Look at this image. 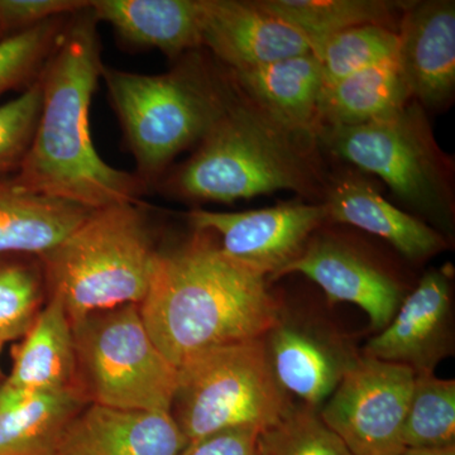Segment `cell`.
Here are the masks:
<instances>
[{
    "label": "cell",
    "instance_id": "obj_9",
    "mask_svg": "<svg viewBox=\"0 0 455 455\" xmlns=\"http://www.w3.org/2000/svg\"><path fill=\"white\" fill-rule=\"evenodd\" d=\"M411 368L361 355L319 414L355 455H397L414 388Z\"/></svg>",
    "mask_w": 455,
    "mask_h": 455
},
{
    "label": "cell",
    "instance_id": "obj_11",
    "mask_svg": "<svg viewBox=\"0 0 455 455\" xmlns=\"http://www.w3.org/2000/svg\"><path fill=\"white\" fill-rule=\"evenodd\" d=\"M263 343L284 392L317 410L361 357L352 341L331 323L283 307Z\"/></svg>",
    "mask_w": 455,
    "mask_h": 455
},
{
    "label": "cell",
    "instance_id": "obj_19",
    "mask_svg": "<svg viewBox=\"0 0 455 455\" xmlns=\"http://www.w3.org/2000/svg\"><path fill=\"white\" fill-rule=\"evenodd\" d=\"M89 9L133 47L176 59L203 46L202 0H90Z\"/></svg>",
    "mask_w": 455,
    "mask_h": 455
},
{
    "label": "cell",
    "instance_id": "obj_1",
    "mask_svg": "<svg viewBox=\"0 0 455 455\" xmlns=\"http://www.w3.org/2000/svg\"><path fill=\"white\" fill-rule=\"evenodd\" d=\"M89 8L70 18L38 77L40 118L13 180L32 193L97 211L140 203L147 187L136 173L108 164L92 143L90 106L104 65Z\"/></svg>",
    "mask_w": 455,
    "mask_h": 455
},
{
    "label": "cell",
    "instance_id": "obj_12",
    "mask_svg": "<svg viewBox=\"0 0 455 455\" xmlns=\"http://www.w3.org/2000/svg\"><path fill=\"white\" fill-rule=\"evenodd\" d=\"M451 281V265L427 272L390 324L368 340L363 355L403 364L415 374L434 373L454 350Z\"/></svg>",
    "mask_w": 455,
    "mask_h": 455
},
{
    "label": "cell",
    "instance_id": "obj_24",
    "mask_svg": "<svg viewBox=\"0 0 455 455\" xmlns=\"http://www.w3.org/2000/svg\"><path fill=\"white\" fill-rule=\"evenodd\" d=\"M304 36L315 52L329 38L355 27L377 25L397 32L407 3L386 0H257Z\"/></svg>",
    "mask_w": 455,
    "mask_h": 455
},
{
    "label": "cell",
    "instance_id": "obj_32",
    "mask_svg": "<svg viewBox=\"0 0 455 455\" xmlns=\"http://www.w3.org/2000/svg\"><path fill=\"white\" fill-rule=\"evenodd\" d=\"M256 427H235L188 443L180 455H259Z\"/></svg>",
    "mask_w": 455,
    "mask_h": 455
},
{
    "label": "cell",
    "instance_id": "obj_15",
    "mask_svg": "<svg viewBox=\"0 0 455 455\" xmlns=\"http://www.w3.org/2000/svg\"><path fill=\"white\" fill-rule=\"evenodd\" d=\"M203 46L230 71L251 70L311 52L298 29L257 2L202 0Z\"/></svg>",
    "mask_w": 455,
    "mask_h": 455
},
{
    "label": "cell",
    "instance_id": "obj_13",
    "mask_svg": "<svg viewBox=\"0 0 455 455\" xmlns=\"http://www.w3.org/2000/svg\"><path fill=\"white\" fill-rule=\"evenodd\" d=\"M289 274L310 278L331 302L357 305L379 333L390 324L405 299L403 284L387 269L346 239L331 235L311 236L281 277Z\"/></svg>",
    "mask_w": 455,
    "mask_h": 455
},
{
    "label": "cell",
    "instance_id": "obj_31",
    "mask_svg": "<svg viewBox=\"0 0 455 455\" xmlns=\"http://www.w3.org/2000/svg\"><path fill=\"white\" fill-rule=\"evenodd\" d=\"M90 7V0H0V40Z\"/></svg>",
    "mask_w": 455,
    "mask_h": 455
},
{
    "label": "cell",
    "instance_id": "obj_18",
    "mask_svg": "<svg viewBox=\"0 0 455 455\" xmlns=\"http://www.w3.org/2000/svg\"><path fill=\"white\" fill-rule=\"evenodd\" d=\"M230 80L244 98L284 131L305 140L317 139L324 80L313 53L251 70L230 71Z\"/></svg>",
    "mask_w": 455,
    "mask_h": 455
},
{
    "label": "cell",
    "instance_id": "obj_26",
    "mask_svg": "<svg viewBox=\"0 0 455 455\" xmlns=\"http://www.w3.org/2000/svg\"><path fill=\"white\" fill-rule=\"evenodd\" d=\"M397 32L387 27L367 25L338 33L313 53L322 68L324 86L344 77L396 59Z\"/></svg>",
    "mask_w": 455,
    "mask_h": 455
},
{
    "label": "cell",
    "instance_id": "obj_22",
    "mask_svg": "<svg viewBox=\"0 0 455 455\" xmlns=\"http://www.w3.org/2000/svg\"><path fill=\"white\" fill-rule=\"evenodd\" d=\"M92 209L32 193L0 180V256L41 257L76 229Z\"/></svg>",
    "mask_w": 455,
    "mask_h": 455
},
{
    "label": "cell",
    "instance_id": "obj_28",
    "mask_svg": "<svg viewBox=\"0 0 455 455\" xmlns=\"http://www.w3.org/2000/svg\"><path fill=\"white\" fill-rule=\"evenodd\" d=\"M46 283L38 263L0 260V347L23 337L42 310Z\"/></svg>",
    "mask_w": 455,
    "mask_h": 455
},
{
    "label": "cell",
    "instance_id": "obj_5",
    "mask_svg": "<svg viewBox=\"0 0 455 455\" xmlns=\"http://www.w3.org/2000/svg\"><path fill=\"white\" fill-rule=\"evenodd\" d=\"M196 56L184 57L160 75L103 68L101 76L136 161L137 178L146 187L164 175L176 156L202 142L235 92L230 77L218 76Z\"/></svg>",
    "mask_w": 455,
    "mask_h": 455
},
{
    "label": "cell",
    "instance_id": "obj_34",
    "mask_svg": "<svg viewBox=\"0 0 455 455\" xmlns=\"http://www.w3.org/2000/svg\"><path fill=\"white\" fill-rule=\"evenodd\" d=\"M0 350H2V347H0Z\"/></svg>",
    "mask_w": 455,
    "mask_h": 455
},
{
    "label": "cell",
    "instance_id": "obj_30",
    "mask_svg": "<svg viewBox=\"0 0 455 455\" xmlns=\"http://www.w3.org/2000/svg\"><path fill=\"white\" fill-rule=\"evenodd\" d=\"M41 106L40 80L0 106V173L20 169L31 146Z\"/></svg>",
    "mask_w": 455,
    "mask_h": 455
},
{
    "label": "cell",
    "instance_id": "obj_33",
    "mask_svg": "<svg viewBox=\"0 0 455 455\" xmlns=\"http://www.w3.org/2000/svg\"><path fill=\"white\" fill-rule=\"evenodd\" d=\"M397 455H455V445L444 448H405Z\"/></svg>",
    "mask_w": 455,
    "mask_h": 455
},
{
    "label": "cell",
    "instance_id": "obj_20",
    "mask_svg": "<svg viewBox=\"0 0 455 455\" xmlns=\"http://www.w3.org/2000/svg\"><path fill=\"white\" fill-rule=\"evenodd\" d=\"M13 357L3 383L9 388L35 394L79 388L73 323L61 302L49 298Z\"/></svg>",
    "mask_w": 455,
    "mask_h": 455
},
{
    "label": "cell",
    "instance_id": "obj_17",
    "mask_svg": "<svg viewBox=\"0 0 455 455\" xmlns=\"http://www.w3.org/2000/svg\"><path fill=\"white\" fill-rule=\"evenodd\" d=\"M328 220L349 224L388 242L407 259L421 262L447 248L444 236L392 205L370 180L347 171L325 187Z\"/></svg>",
    "mask_w": 455,
    "mask_h": 455
},
{
    "label": "cell",
    "instance_id": "obj_8",
    "mask_svg": "<svg viewBox=\"0 0 455 455\" xmlns=\"http://www.w3.org/2000/svg\"><path fill=\"white\" fill-rule=\"evenodd\" d=\"M77 385L89 403L170 412L178 368L156 346L140 305L73 323Z\"/></svg>",
    "mask_w": 455,
    "mask_h": 455
},
{
    "label": "cell",
    "instance_id": "obj_23",
    "mask_svg": "<svg viewBox=\"0 0 455 455\" xmlns=\"http://www.w3.org/2000/svg\"><path fill=\"white\" fill-rule=\"evenodd\" d=\"M411 99L396 59L387 60L324 86L319 131L387 118L403 109Z\"/></svg>",
    "mask_w": 455,
    "mask_h": 455
},
{
    "label": "cell",
    "instance_id": "obj_16",
    "mask_svg": "<svg viewBox=\"0 0 455 455\" xmlns=\"http://www.w3.org/2000/svg\"><path fill=\"white\" fill-rule=\"evenodd\" d=\"M187 444L170 412L88 403L66 427L59 455H180Z\"/></svg>",
    "mask_w": 455,
    "mask_h": 455
},
{
    "label": "cell",
    "instance_id": "obj_10",
    "mask_svg": "<svg viewBox=\"0 0 455 455\" xmlns=\"http://www.w3.org/2000/svg\"><path fill=\"white\" fill-rule=\"evenodd\" d=\"M188 220L194 232L214 235L230 259L276 280L328 220V212L323 203L291 202L235 212L193 209Z\"/></svg>",
    "mask_w": 455,
    "mask_h": 455
},
{
    "label": "cell",
    "instance_id": "obj_6",
    "mask_svg": "<svg viewBox=\"0 0 455 455\" xmlns=\"http://www.w3.org/2000/svg\"><path fill=\"white\" fill-rule=\"evenodd\" d=\"M176 368L170 414L188 443L235 427L262 431L293 405L272 372L263 338L203 350Z\"/></svg>",
    "mask_w": 455,
    "mask_h": 455
},
{
    "label": "cell",
    "instance_id": "obj_2",
    "mask_svg": "<svg viewBox=\"0 0 455 455\" xmlns=\"http://www.w3.org/2000/svg\"><path fill=\"white\" fill-rule=\"evenodd\" d=\"M281 307L267 278L230 259L208 232L160 250L140 304L152 339L175 367L203 350L265 337Z\"/></svg>",
    "mask_w": 455,
    "mask_h": 455
},
{
    "label": "cell",
    "instance_id": "obj_3",
    "mask_svg": "<svg viewBox=\"0 0 455 455\" xmlns=\"http://www.w3.org/2000/svg\"><path fill=\"white\" fill-rule=\"evenodd\" d=\"M311 142L272 122L235 85L220 118L164 188L188 202L223 204L281 190L313 196L323 188Z\"/></svg>",
    "mask_w": 455,
    "mask_h": 455
},
{
    "label": "cell",
    "instance_id": "obj_14",
    "mask_svg": "<svg viewBox=\"0 0 455 455\" xmlns=\"http://www.w3.org/2000/svg\"><path fill=\"white\" fill-rule=\"evenodd\" d=\"M396 62L421 107L447 106L455 89V3H407L397 28Z\"/></svg>",
    "mask_w": 455,
    "mask_h": 455
},
{
    "label": "cell",
    "instance_id": "obj_4",
    "mask_svg": "<svg viewBox=\"0 0 455 455\" xmlns=\"http://www.w3.org/2000/svg\"><path fill=\"white\" fill-rule=\"evenodd\" d=\"M158 250L145 209L122 203L97 209L40 259L49 298L71 323L145 300Z\"/></svg>",
    "mask_w": 455,
    "mask_h": 455
},
{
    "label": "cell",
    "instance_id": "obj_21",
    "mask_svg": "<svg viewBox=\"0 0 455 455\" xmlns=\"http://www.w3.org/2000/svg\"><path fill=\"white\" fill-rule=\"evenodd\" d=\"M88 403L79 388L35 394L0 386V455H59L66 427Z\"/></svg>",
    "mask_w": 455,
    "mask_h": 455
},
{
    "label": "cell",
    "instance_id": "obj_25",
    "mask_svg": "<svg viewBox=\"0 0 455 455\" xmlns=\"http://www.w3.org/2000/svg\"><path fill=\"white\" fill-rule=\"evenodd\" d=\"M405 448L455 445V382L416 374L403 427Z\"/></svg>",
    "mask_w": 455,
    "mask_h": 455
},
{
    "label": "cell",
    "instance_id": "obj_29",
    "mask_svg": "<svg viewBox=\"0 0 455 455\" xmlns=\"http://www.w3.org/2000/svg\"><path fill=\"white\" fill-rule=\"evenodd\" d=\"M73 16L53 18L0 40V95L37 82Z\"/></svg>",
    "mask_w": 455,
    "mask_h": 455
},
{
    "label": "cell",
    "instance_id": "obj_7",
    "mask_svg": "<svg viewBox=\"0 0 455 455\" xmlns=\"http://www.w3.org/2000/svg\"><path fill=\"white\" fill-rule=\"evenodd\" d=\"M317 139L340 160L379 176L410 209L451 232L453 164L436 145L418 101L379 121L322 128Z\"/></svg>",
    "mask_w": 455,
    "mask_h": 455
},
{
    "label": "cell",
    "instance_id": "obj_27",
    "mask_svg": "<svg viewBox=\"0 0 455 455\" xmlns=\"http://www.w3.org/2000/svg\"><path fill=\"white\" fill-rule=\"evenodd\" d=\"M259 455H355L326 427L314 407L292 405L274 425L260 431Z\"/></svg>",
    "mask_w": 455,
    "mask_h": 455
}]
</instances>
